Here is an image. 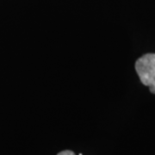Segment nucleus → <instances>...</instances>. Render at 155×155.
I'll list each match as a JSON object with an SVG mask.
<instances>
[{
	"label": "nucleus",
	"mask_w": 155,
	"mask_h": 155,
	"mask_svg": "<svg viewBox=\"0 0 155 155\" xmlns=\"http://www.w3.org/2000/svg\"><path fill=\"white\" fill-rule=\"evenodd\" d=\"M57 155H75V153L70 150H66V151H62L61 153H59Z\"/></svg>",
	"instance_id": "obj_2"
},
{
	"label": "nucleus",
	"mask_w": 155,
	"mask_h": 155,
	"mask_svg": "<svg viewBox=\"0 0 155 155\" xmlns=\"http://www.w3.org/2000/svg\"><path fill=\"white\" fill-rule=\"evenodd\" d=\"M135 69L141 83L148 86L150 91L155 94V54H147L139 58Z\"/></svg>",
	"instance_id": "obj_1"
}]
</instances>
